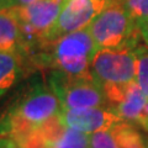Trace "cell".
<instances>
[{
	"label": "cell",
	"instance_id": "obj_5",
	"mask_svg": "<svg viewBox=\"0 0 148 148\" xmlns=\"http://www.w3.org/2000/svg\"><path fill=\"white\" fill-rule=\"evenodd\" d=\"M136 46L96 49L90 74L101 86L127 84L136 79Z\"/></svg>",
	"mask_w": 148,
	"mask_h": 148
},
{
	"label": "cell",
	"instance_id": "obj_2",
	"mask_svg": "<svg viewBox=\"0 0 148 148\" xmlns=\"http://www.w3.org/2000/svg\"><path fill=\"white\" fill-rule=\"evenodd\" d=\"M86 29L90 32L96 49L137 46L138 37H142L140 27L119 1L110 4Z\"/></svg>",
	"mask_w": 148,
	"mask_h": 148
},
{
	"label": "cell",
	"instance_id": "obj_16",
	"mask_svg": "<svg viewBox=\"0 0 148 148\" xmlns=\"http://www.w3.org/2000/svg\"><path fill=\"white\" fill-rule=\"evenodd\" d=\"M37 1V0H9L6 9L10 8H21V6H26L30 5V4Z\"/></svg>",
	"mask_w": 148,
	"mask_h": 148
},
{
	"label": "cell",
	"instance_id": "obj_14",
	"mask_svg": "<svg viewBox=\"0 0 148 148\" xmlns=\"http://www.w3.org/2000/svg\"><path fill=\"white\" fill-rule=\"evenodd\" d=\"M122 4L138 27L148 21V0H115Z\"/></svg>",
	"mask_w": 148,
	"mask_h": 148
},
{
	"label": "cell",
	"instance_id": "obj_6",
	"mask_svg": "<svg viewBox=\"0 0 148 148\" xmlns=\"http://www.w3.org/2000/svg\"><path fill=\"white\" fill-rule=\"evenodd\" d=\"M109 108L123 121L148 132V98L143 94L136 80L121 85L104 86Z\"/></svg>",
	"mask_w": 148,
	"mask_h": 148
},
{
	"label": "cell",
	"instance_id": "obj_8",
	"mask_svg": "<svg viewBox=\"0 0 148 148\" xmlns=\"http://www.w3.org/2000/svg\"><path fill=\"white\" fill-rule=\"evenodd\" d=\"M61 116L67 127L85 132L88 135L100 131H110L123 121L109 106L74 110L61 109Z\"/></svg>",
	"mask_w": 148,
	"mask_h": 148
},
{
	"label": "cell",
	"instance_id": "obj_9",
	"mask_svg": "<svg viewBox=\"0 0 148 148\" xmlns=\"http://www.w3.org/2000/svg\"><path fill=\"white\" fill-rule=\"evenodd\" d=\"M27 59L16 51H0V98L25 74Z\"/></svg>",
	"mask_w": 148,
	"mask_h": 148
},
{
	"label": "cell",
	"instance_id": "obj_18",
	"mask_svg": "<svg viewBox=\"0 0 148 148\" xmlns=\"http://www.w3.org/2000/svg\"><path fill=\"white\" fill-rule=\"evenodd\" d=\"M140 32H141V36L143 41H145V43L148 46V21L140 27Z\"/></svg>",
	"mask_w": 148,
	"mask_h": 148
},
{
	"label": "cell",
	"instance_id": "obj_1",
	"mask_svg": "<svg viewBox=\"0 0 148 148\" xmlns=\"http://www.w3.org/2000/svg\"><path fill=\"white\" fill-rule=\"evenodd\" d=\"M96 52L88 29L43 41L26 56L27 62L40 68L61 71L73 77H91L90 64Z\"/></svg>",
	"mask_w": 148,
	"mask_h": 148
},
{
	"label": "cell",
	"instance_id": "obj_7",
	"mask_svg": "<svg viewBox=\"0 0 148 148\" xmlns=\"http://www.w3.org/2000/svg\"><path fill=\"white\" fill-rule=\"evenodd\" d=\"M115 0H66L63 9L46 41H52L63 35L84 30L91 21Z\"/></svg>",
	"mask_w": 148,
	"mask_h": 148
},
{
	"label": "cell",
	"instance_id": "obj_13",
	"mask_svg": "<svg viewBox=\"0 0 148 148\" xmlns=\"http://www.w3.org/2000/svg\"><path fill=\"white\" fill-rule=\"evenodd\" d=\"M136 83L148 98V46H136Z\"/></svg>",
	"mask_w": 148,
	"mask_h": 148
},
{
	"label": "cell",
	"instance_id": "obj_17",
	"mask_svg": "<svg viewBox=\"0 0 148 148\" xmlns=\"http://www.w3.org/2000/svg\"><path fill=\"white\" fill-rule=\"evenodd\" d=\"M0 148H20V147L11 138L0 136Z\"/></svg>",
	"mask_w": 148,
	"mask_h": 148
},
{
	"label": "cell",
	"instance_id": "obj_11",
	"mask_svg": "<svg viewBox=\"0 0 148 148\" xmlns=\"http://www.w3.org/2000/svg\"><path fill=\"white\" fill-rule=\"evenodd\" d=\"M119 148H148V141L132 123L122 121L111 130Z\"/></svg>",
	"mask_w": 148,
	"mask_h": 148
},
{
	"label": "cell",
	"instance_id": "obj_10",
	"mask_svg": "<svg viewBox=\"0 0 148 148\" xmlns=\"http://www.w3.org/2000/svg\"><path fill=\"white\" fill-rule=\"evenodd\" d=\"M22 31L14 8L0 10V51H22Z\"/></svg>",
	"mask_w": 148,
	"mask_h": 148
},
{
	"label": "cell",
	"instance_id": "obj_12",
	"mask_svg": "<svg viewBox=\"0 0 148 148\" xmlns=\"http://www.w3.org/2000/svg\"><path fill=\"white\" fill-rule=\"evenodd\" d=\"M51 148H90V135L66 127L63 133L56 140Z\"/></svg>",
	"mask_w": 148,
	"mask_h": 148
},
{
	"label": "cell",
	"instance_id": "obj_15",
	"mask_svg": "<svg viewBox=\"0 0 148 148\" xmlns=\"http://www.w3.org/2000/svg\"><path fill=\"white\" fill-rule=\"evenodd\" d=\"M90 148H119L112 132L100 131L90 135Z\"/></svg>",
	"mask_w": 148,
	"mask_h": 148
},
{
	"label": "cell",
	"instance_id": "obj_3",
	"mask_svg": "<svg viewBox=\"0 0 148 148\" xmlns=\"http://www.w3.org/2000/svg\"><path fill=\"white\" fill-rule=\"evenodd\" d=\"M47 84L61 103V109H89L109 106L105 90L92 77H73L61 71H51Z\"/></svg>",
	"mask_w": 148,
	"mask_h": 148
},
{
	"label": "cell",
	"instance_id": "obj_19",
	"mask_svg": "<svg viewBox=\"0 0 148 148\" xmlns=\"http://www.w3.org/2000/svg\"><path fill=\"white\" fill-rule=\"evenodd\" d=\"M8 3H9V0H0V10H3V9H6Z\"/></svg>",
	"mask_w": 148,
	"mask_h": 148
},
{
	"label": "cell",
	"instance_id": "obj_4",
	"mask_svg": "<svg viewBox=\"0 0 148 148\" xmlns=\"http://www.w3.org/2000/svg\"><path fill=\"white\" fill-rule=\"evenodd\" d=\"M66 0H37L21 8H14L22 31V53L26 57L31 51L46 41L57 22Z\"/></svg>",
	"mask_w": 148,
	"mask_h": 148
}]
</instances>
